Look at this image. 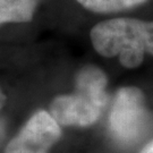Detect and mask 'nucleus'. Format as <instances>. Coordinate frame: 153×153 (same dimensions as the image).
Segmentation results:
<instances>
[{
	"mask_svg": "<svg viewBox=\"0 0 153 153\" xmlns=\"http://www.w3.org/2000/svg\"><path fill=\"white\" fill-rule=\"evenodd\" d=\"M38 0H0V24L27 22L32 18Z\"/></svg>",
	"mask_w": 153,
	"mask_h": 153,
	"instance_id": "obj_5",
	"label": "nucleus"
},
{
	"mask_svg": "<svg viewBox=\"0 0 153 153\" xmlns=\"http://www.w3.org/2000/svg\"><path fill=\"white\" fill-rule=\"evenodd\" d=\"M5 101H6L5 95H4V93L1 92V90H0V109L4 107V104H5Z\"/></svg>",
	"mask_w": 153,
	"mask_h": 153,
	"instance_id": "obj_9",
	"label": "nucleus"
},
{
	"mask_svg": "<svg viewBox=\"0 0 153 153\" xmlns=\"http://www.w3.org/2000/svg\"><path fill=\"white\" fill-rule=\"evenodd\" d=\"M140 153H153V141L148 143V144L141 150V152Z\"/></svg>",
	"mask_w": 153,
	"mask_h": 153,
	"instance_id": "obj_7",
	"label": "nucleus"
},
{
	"mask_svg": "<svg viewBox=\"0 0 153 153\" xmlns=\"http://www.w3.org/2000/svg\"><path fill=\"white\" fill-rule=\"evenodd\" d=\"M61 129L55 118L47 111H38L8 143L5 153H48L59 141Z\"/></svg>",
	"mask_w": 153,
	"mask_h": 153,
	"instance_id": "obj_4",
	"label": "nucleus"
},
{
	"mask_svg": "<svg viewBox=\"0 0 153 153\" xmlns=\"http://www.w3.org/2000/svg\"><path fill=\"white\" fill-rule=\"evenodd\" d=\"M4 137H5V124L0 119V144L4 141Z\"/></svg>",
	"mask_w": 153,
	"mask_h": 153,
	"instance_id": "obj_8",
	"label": "nucleus"
},
{
	"mask_svg": "<svg viewBox=\"0 0 153 153\" xmlns=\"http://www.w3.org/2000/svg\"><path fill=\"white\" fill-rule=\"evenodd\" d=\"M95 51L103 57L118 56L127 69L137 68L145 53L153 56V22L120 17L97 24L91 31Z\"/></svg>",
	"mask_w": 153,
	"mask_h": 153,
	"instance_id": "obj_1",
	"label": "nucleus"
},
{
	"mask_svg": "<svg viewBox=\"0 0 153 153\" xmlns=\"http://www.w3.org/2000/svg\"><path fill=\"white\" fill-rule=\"evenodd\" d=\"M107 83V76L100 68H82L76 76L74 94L57 97L50 105L51 116L62 126L93 125L108 102Z\"/></svg>",
	"mask_w": 153,
	"mask_h": 153,
	"instance_id": "obj_2",
	"label": "nucleus"
},
{
	"mask_svg": "<svg viewBox=\"0 0 153 153\" xmlns=\"http://www.w3.org/2000/svg\"><path fill=\"white\" fill-rule=\"evenodd\" d=\"M148 124L144 94L135 86L119 88L109 116L110 131L117 141L131 144L137 141Z\"/></svg>",
	"mask_w": 153,
	"mask_h": 153,
	"instance_id": "obj_3",
	"label": "nucleus"
},
{
	"mask_svg": "<svg viewBox=\"0 0 153 153\" xmlns=\"http://www.w3.org/2000/svg\"><path fill=\"white\" fill-rule=\"evenodd\" d=\"M88 10L98 14H112L135 8L148 0H77Z\"/></svg>",
	"mask_w": 153,
	"mask_h": 153,
	"instance_id": "obj_6",
	"label": "nucleus"
}]
</instances>
